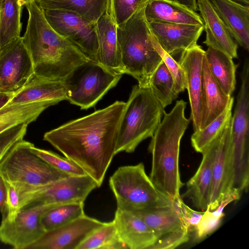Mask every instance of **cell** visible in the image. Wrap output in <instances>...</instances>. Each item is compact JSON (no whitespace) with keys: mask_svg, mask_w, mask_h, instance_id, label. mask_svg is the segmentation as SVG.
Returning <instances> with one entry per match:
<instances>
[{"mask_svg":"<svg viewBox=\"0 0 249 249\" xmlns=\"http://www.w3.org/2000/svg\"><path fill=\"white\" fill-rule=\"evenodd\" d=\"M125 104L117 101L45 133L43 140L78 164L99 187L115 155Z\"/></svg>","mask_w":249,"mask_h":249,"instance_id":"obj_1","label":"cell"},{"mask_svg":"<svg viewBox=\"0 0 249 249\" xmlns=\"http://www.w3.org/2000/svg\"><path fill=\"white\" fill-rule=\"evenodd\" d=\"M25 6L29 17L22 39L32 58L35 75L63 81L75 68L90 60L52 28L34 0Z\"/></svg>","mask_w":249,"mask_h":249,"instance_id":"obj_2","label":"cell"},{"mask_svg":"<svg viewBox=\"0 0 249 249\" xmlns=\"http://www.w3.org/2000/svg\"><path fill=\"white\" fill-rule=\"evenodd\" d=\"M187 103L178 100L169 113L163 111V119L151 137L148 150L152 155L149 178L157 188L175 202L180 198L179 166L180 143L191 119L185 116Z\"/></svg>","mask_w":249,"mask_h":249,"instance_id":"obj_3","label":"cell"},{"mask_svg":"<svg viewBox=\"0 0 249 249\" xmlns=\"http://www.w3.org/2000/svg\"><path fill=\"white\" fill-rule=\"evenodd\" d=\"M144 7L117 26V35L124 73L136 79L139 87L150 88V79L162 60L153 46Z\"/></svg>","mask_w":249,"mask_h":249,"instance_id":"obj_4","label":"cell"},{"mask_svg":"<svg viewBox=\"0 0 249 249\" xmlns=\"http://www.w3.org/2000/svg\"><path fill=\"white\" fill-rule=\"evenodd\" d=\"M163 110L150 88L133 86L120 120L115 155L133 152L141 142L151 137Z\"/></svg>","mask_w":249,"mask_h":249,"instance_id":"obj_5","label":"cell"},{"mask_svg":"<svg viewBox=\"0 0 249 249\" xmlns=\"http://www.w3.org/2000/svg\"><path fill=\"white\" fill-rule=\"evenodd\" d=\"M109 185L117 208L123 210L131 212L175 204L157 188L142 162L119 167L110 177Z\"/></svg>","mask_w":249,"mask_h":249,"instance_id":"obj_6","label":"cell"},{"mask_svg":"<svg viewBox=\"0 0 249 249\" xmlns=\"http://www.w3.org/2000/svg\"><path fill=\"white\" fill-rule=\"evenodd\" d=\"M33 144L24 140L16 143L0 162V177L10 183L40 186L67 178L30 150Z\"/></svg>","mask_w":249,"mask_h":249,"instance_id":"obj_7","label":"cell"},{"mask_svg":"<svg viewBox=\"0 0 249 249\" xmlns=\"http://www.w3.org/2000/svg\"><path fill=\"white\" fill-rule=\"evenodd\" d=\"M122 75L89 60L75 68L62 81L67 100L81 109L92 107L117 85Z\"/></svg>","mask_w":249,"mask_h":249,"instance_id":"obj_8","label":"cell"},{"mask_svg":"<svg viewBox=\"0 0 249 249\" xmlns=\"http://www.w3.org/2000/svg\"><path fill=\"white\" fill-rule=\"evenodd\" d=\"M11 184L18 193L20 209L35 204L84 202L90 192L98 187L95 181L88 175L70 176L40 186Z\"/></svg>","mask_w":249,"mask_h":249,"instance_id":"obj_9","label":"cell"},{"mask_svg":"<svg viewBox=\"0 0 249 249\" xmlns=\"http://www.w3.org/2000/svg\"><path fill=\"white\" fill-rule=\"evenodd\" d=\"M241 86L231 117L234 184L245 188L249 184V60L241 73Z\"/></svg>","mask_w":249,"mask_h":249,"instance_id":"obj_10","label":"cell"},{"mask_svg":"<svg viewBox=\"0 0 249 249\" xmlns=\"http://www.w3.org/2000/svg\"><path fill=\"white\" fill-rule=\"evenodd\" d=\"M42 10L47 21L56 33L75 45L90 60L98 62L96 22L68 11Z\"/></svg>","mask_w":249,"mask_h":249,"instance_id":"obj_11","label":"cell"},{"mask_svg":"<svg viewBox=\"0 0 249 249\" xmlns=\"http://www.w3.org/2000/svg\"><path fill=\"white\" fill-rule=\"evenodd\" d=\"M61 204H35L21 209L9 221L2 217L0 224L1 242L16 249H28L46 232L41 223L42 215Z\"/></svg>","mask_w":249,"mask_h":249,"instance_id":"obj_12","label":"cell"},{"mask_svg":"<svg viewBox=\"0 0 249 249\" xmlns=\"http://www.w3.org/2000/svg\"><path fill=\"white\" fill-rule=\"evenodd\" d=\"M34 74L33 61L22 37L0 48V91L15 93Z\"/></svg>","mask_w":249,"mask_h":249,"instance_id":"obj_13","label":"cell"},{"mask_svg":"<svg viewBox=\"0 0 249 249\" xmlns=\"http://www.w3.org/2000/svg\"><path fill=\"white\" fill-rule=\"evenodd\" d=\"M231 118L218 137V144L213 167L208 206L215 210L227 194L233 188Z\"/></svg>","mask_w":249,"mask_h":249,"instance_id":"obj_14","label":"cell"},{"mask_svg":"<svg viewBox=\"0 0 249 249\" xmlns=\"http://www.w3.org/2000/svg\"><path fill=\"white\" fill-rule=\"evenodd\" d=\"M102 222L85 214L58 228L46 231L28 249H76Z\"/></svg>","mask_w":249,"mask_h":249,"instance_id":"obj_15","label":"cell"},{"mask_svg":"<svg viewBox=\"0 0 249 249\" xmlns=\"http://www.w3.org/2000/svg\"><path fill=\"white\" fill-rule=\"evenodd\" d=\"M205 51L197 43L181 52L177 61L183 71L194 131L200 129L202 63Z\"/></svg>","mask_w":249,"mask_h":249,"instance_id":"obj_16","label":"cell"},{"mask_svg":"<svg viewBox=\"0 0 249 249\" xmlns=\"http://www.w3.org/2000/svg\"><path fill=\"white\" fill-rule=\"evenodd\" d=\"M150 29L160 47L172 56L192 47L204 30V25L148 22Z\"/></svg>","mask_w":249,"mask_h":249,"instance_id":"obj_17","label":"cell"},{"mask_svg":"<svg viewBox=\"0 0 249 249\" xmlns=\"http://www.w3.org/2000/svg\"><path fill=\"white\" fill-rule=\"evenodd\" d=\"M218 137L201 153L200 164L194 175L187 182L183 196L191 200L196 209L202 211L208 206Z\"/></svg>","mask_w":249,"mask_h":249,"instance_id":"obj_18","label":"cell"},{"mask_svg":"<svg viewBox=\"0 0 249 249\" xmlns=\"http://www.w3.org/2000/svg\"><path fill=\"white\" fill-rule=\"evenodd\" d=\"M196 1L206 32L203 44L223 52L232 59L237 58V43L231 36L210 0Z\"/></svg>","mask_w":249,"mask_h":249,"instance_id":"obj_19","label":"cell"},{"mask_svg":"<svg viewBox=\"0 0 249 249\" xmlns=\"http://www.w3.org/2000/svg\"><path fill=\"white\" fill-rule=\"evenodd\" d=\"M96 29L98 42V62L116 74H124L119 49L117 26L112 16L110 3L96 21Z\"/></svg>","mask_w":249,"mask_h":249,"instance_id":"obj_20","label":"cell"},{"mask_svg":"<svg viewBox=\"0 0 249 249\" xmlns=\"http://www.w3.org/2000/svg\"><path fill=\"white\" fill-rule=\"evenodd\" d=\"M65 100L67 98L62 81L48 79L34 74L21 89L14 93L3 107L42 102H49L54 105Z\"/></svg>","mask_w":249,"mask_h":249,"instance_id":"obj_21","label":"cell"},{"mask_svg":"<svg viewBox=\"0 0 249 249\" xmlns=\"http://www.w3.org/2000/svg\"><path fill=\"white\" fill-rule=\"evenodd\" d=\"M113 221L120 239L128 249H150L157 240L146 223L132 212L117 208Z\"/></svg>","mask_w":249,"mask_h":249,"instance_id":"obj_22","label":"cell"},{"mask_svg":"<svg viewBox=\"0 0 249 249\" xmlns=\"http://www.w3.org/2000/svg\"><path fill=\"white\" fill-rule=\"evenodd\" d=\"M237 44L249 51V6L234 0H210Z\"/></svg>","mask_w":249,"mask_h":249,"instance_id":"obj_23","label":"cell"},{"mask_svg":"<svg viewBox=\"0 0 249 249\" xmlns=\"http://www.w3.org/2000/svg\"><path fill=\"white\" fill-rule=\"evenodd\" d=\"M231 96L226 95L215 81L204 56L202 63V88L200 129L207 126L225 109Z\"/></svg>","mask_w":249,"mask_h":249,"instance_id":"obj_24","label":"cell"},{"mask_svg":"<svg viewBox=\"0 0 249 249\" xmlns=\"http://www.w3.org/2000/svg\"><path fill=\"white\" fill-rule=\"evenodd\" d=\"M148 22H162L204 25L201 17L195 11L169 0H150L144 7Z\"/></svg>","mask_w":249,"mask_h":249,"instance_id":"obj_25","label":"cell"},{"mask_svg":"<svg viewBox=\"0 0 249 249\" xmlns=\"http://www.w3.org/2000/svg\"><path fill=\"white\" fill-rule=\"evenodd\" d=\"M130 212L139 216L146 223L154 232L157 239L175 231L190 232L175 203L172 206L139 210Z\"/></svg>","mask_w":249,"mask_h":249,"instance_id":"obj_26","label":"cell"},{"mask_svg":"<svg viewBox=\"0 0 249 249\" xmlns=\"http://www.w3.org/2000/svg\"><path fill=\"white\" fill-rule=\"evenodd\" d=\"M204 56L213 76L223 92L231 96L235 88V72L238 65L227 54L208 47Z\"/></svg>","mask_w":249,"mask_h":249,"instance_id":"obj_27","label":"cell"},{"mask_svg":"<svg viewBox=\"0 0 249 249\" xmlns=\"http://www.w3.org/2000/svg\"><path fill=\"white\" fill-rule=\"evenodd\" d=\"M42 10L55 9L76 13L96 22L109 6L110 0H34Z\"/></svg>","mask_w":249,"mask_h":249,"instance_id":"obj_28","label":"cell"},{"mask_svg":"<svg viewBox=\"0 0 249 249\" xmlns=\"http://www.w3.org/2000/svg\"><path fill=\"white\" fill-rule=\"evenodd\" d=\"M49 102H35L3 107L0 109V133L15 126L35 121Z\"/></svg>","mask_w":249,"mask_h":249,"instance_id":"obj_29","label":"cell"},{"mask_svg":"<svg viewBox=\"0 0 249 249\" xmlns=\"http://www.w3.org/2000/svg\"><path fill=\"white\" fill-rule=\"evenodd\" d=\"M24 0H3L0 6V48L20 36Z\"/></svg>","mask_w":249,"mask_h":249,"instance_id":"obj_30","label":"cell"},{"mask_svg":"<svg viewBox=\"0 0 249 249\" xmlns=\"http://www.w3.org/2000/svg\"><path fill=\"white\" fill-rule=\"evenodd\" d=\"M234 98L231 99L224 110L205 128L194 131L191 138L195 150L201 153L223 131L231 119Z\"/></svg>","mask_w":249,"mask_h":249,"instance_id":"obj_31","label":"cell"},{"mask_svg":"<svg viewBox=\"0 0 249 249\" xmlns=\"http://www.w3.org/2000/svg\"><path fill=\"white\" fill-rule=\"evenodd\" d=\"M128 249L120 239L113 220L94 231L76 249Z\"/></svg>","mask_w":249,"mask_h":249,"instance_id":"obj_32","label":"cell"},{"mask_svg":"<svg viewBox=\"0 0 249 249\" xmlns=\"http://www.w3.org/2000/svg\"><path fill=\"white\" fill-rule=\"evenodd\" d=\"M149 87L163 109L178 97L173 76L163 61L153 73Z\"/></svg>","mask_w":249,"mask_h":249,"instance_id":"obj_33","label":"cell"},{"mask_svg":"<svg viewBox=\"0 0 249 249\" xmlns=\"http://www.w3.org/2000/svg\"><path fill=\"white\" fill-rule=\"evenodd\" d=\"M84 202H73L59 205L50 210L41 219L44 230H52L84 215Z\"/></svg>","mask_w":249,"mask_h":249,"instance_id":"obj_34","label":"cell"},{"mask_svg":"<svg viewBox=\"0 0 249 249\" xmlns=\"http://www.w3.org/2000/svg\"><path fill=\"white\" fill-rule=\"evenodd\" d=\"M30 150L53 168L69 176L87 175L78 164L66 157H62L52 151L36 147L34 144L30 147Z\"/></svg>","mask_w":249,"mask_h":249,"instance_id":"obj_35","label":"cell"},{"mask_svg":"<svg viewBox=\"0 0 249 249\" xmlns=\"http://www.w3.org/2000/svg\"><path fill=\"white\" fill-rule=\"evenodd\" d=\"M149 0H110L111 12L116 26H120L126 22Z\"/></svg>","mask_w":249,"mask_h":249,"instance_id":"obj_36","label":"cell"},{"mask_svg":"<svg viewBox=\"0 0 249 249\" xmlns=\"http://www.w3.org/2000/svg\"><path fill=\"white\" fill-rule=\"evenodd\" d=\"M151 38L154 48L161 56L163 62L173 76L176 92L178 94L184 91L186 89V82L184 72L181 67L173 56L160 47L152 33Z\"/></svg>","mask_w":249,"mask_h":249,"instance_id":"obj_37","label":"cell"},{"mask_svg":"<svg viewBox=\"0 0 249 249\" xmlns=\"http://www.w3.org/2000/svg\"><path fill=\"white\" fill-rule=\"evenodd\" d=\"M28 125L22 124L0 133V157L5 154L16 143L23 140Z\"/></svg>","mask_w":249,"mask_h":249,"instance_id":"obj_38","label":"cell"},{"mask_svg":"<svg viewBox=\"0 0 249 249\" xmlns=\"http://www.w3.org/2000/svg\"><path fill=\"white\" fill-rule=\"evenodd\" d=\"M223 217L215 215L207 208L194 229L196 238L201 239L213 232L219 226Z\"/></svg>","mask_w":249,"mask_h":249,"instance_id":"obj_39","label":"cell"},{"mask_svg":"<svg viewBox=\"0 0 249 249\" xmlns=\"http://www.w3.org/2000/svg\"><path fill=\"white\" fill-rule=\"evenodd\" d=\"M189 239V231L173 232L158 238L150 249H173L187 243Z\"/></svg>","mask_w":249,"mask_h":249,"instance_id":"obj_40","label":"cell"},{"mask_svg":"<svg viewBox=\"0 0 249 249\" xmlns=\"http://www.w3.org/2000/svg\"><path fill=\"white\" fill-rule=\"evenodd\" d=\"M175 203L189 231L195 229L204 211L199 212L193 210L183 202L181 197Z\"/></svg>","mask_w":249,"mask_h":249,"instance_id":"obj_41","label":"cell"},{"mask_svg":"<svg viewBox=\"0 0 249 249\" xmlns=\"http://www.w3.org/2000/svg\"><path fill=\"white\" fill-rule=\"evenodd\" d=\"M6 187L7 196L6 201V213L5 217L7 220L11 221L17 215L20 211L19 199L18 193L15 186L5 181Z\"/></svg>","mask_w":249,"mask_h":249,"instance_id":"obj_42","label":"cell"},{"mask_svg":"<svg viewBox=\"0 0 249 249\" xmlns=\"http://www.w3.org/2000/svg\"><path fill=\"white\" fill-rule=\"evenodd\" d=\"M241 192L236 188H232L224 196L220 202L218 207L212 211L213 214L217 216H224L223 210L225 207L230 203L240 199Z\"/></svg>","mask_w":249,"mask_h":249,"instance_id":"obj_43","label":"cell"},{"mask_svg":"<svg viewBox=\"0 0 249 249\" xmlns=\"http://www.w3.org/2000/svg\"><path fill=\"white\" fill-rule=\"evenodd\" d=\"M7 191L4 181L0 177V213L2 216H5L6 213V201Z\"/></svg>","mask_w":249,"mask_h":249,"instance_id":"obj_44","label":"cell"},{"mask_svg":"<svg viewBox=\"0 0 249 249\" xmlns=\"http://www.w3.org/2000/svg\"><path fill=\"white\" fill-rule=\"evenodd\" d=\"M179 3L194 11H198L197 0H169Z\"/></svg>","mask_w":249,"mask_h":249,"instance_id":"obj_45","label":"cell"},{"mask_svg":"<svg viewBox=\"0 0 249 249\" xmlns=\"http://www.w3.org/2000/svg\"><path fill=\"white\" fill-rule=\"evenodd\" d=\"M14 93L0 91V109L8 103L12 97Z\"/></svg>","mask_w":249,"mask_h":249,"instance_id":"obj_46","label":"cell"},{"mask_svg":"<svg viewBox=\"0 0 249 249\" xmlns=\"http://www.w3.org/2000/svg\"><path fill=\"white\" fill-rule=\"evenodd\" d=\"M239 3H242L245 5H249V0H234Z\"/></svg>","mask_w":249,"mask_h":249,"instance_id":"obj_47","label":"cell"},{"mask_svg":"<svg viewBox=\"0 0 249 249\" xmlns=\"http://www.w3.org/2000/svg\"><path fill=\"white\" fill-rule=\"evenodd\" d=\"M24 0V1L25 2V3H26H26H28V2H29V1H31L32 0Z\"/></svg>","mask_w":249,"mask_h":249,"instance_id":"obj_48","label":"cell"},{"mask_svg":"<svg viewBox=\"0 0 249 249\" xmlns=\"http://www.w3.org/2000/svg\"><path fill=\"white\" fill-rule=\"evenodd\" d=\"M2 1H3V0H0V6L2 3Z\"/></svg>","mask_w":249,"mask_h":249,"instance_id":"obj_49","label":"cell"},{"mask_svg":"<svg viewBox=\"0 0 249 249\" xmlns=\"http://www.w3.org/2000/svg\"></svg>","mask_w":249,"mask_h":249,"instance_id":"obj_50","label":"cell"}]
</instances>
